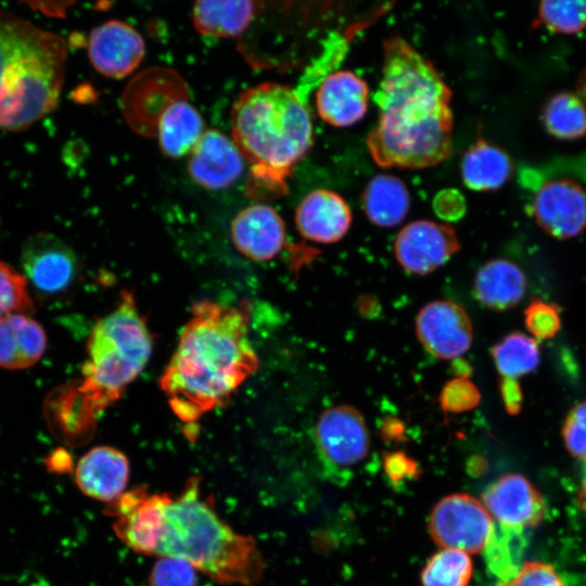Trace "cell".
I'll use <instances>...</instances> for the list:
<instances>
[{
  "label": "cell",
  "mask_w": 586,
  "mask_h": 586,
  "mask_svg": "<svg viewBox=\"0 0 586 586\" xmlns=\"http://www.w3.org/2000/svg\"><path fill=\"white\" fill-rule=\"evenodd\" d=\"M525 186L534 188L531 212L538 226L558 239L579 234L586 227V192L577 182L565 178L546 179L524 171Z\"/></svg>",
  "instance_id": "8"
},
{
  "label": "cell",
  "mask_w": 586,
  "mask_h": 586,
  "mask_svg": "<svg viewBox=\"0 0 586 586\" xmlns=\"http://www.w3.org/2000/svg\"><path fill=\"white\" fill-rule=\"evenodd\" d=\"M494 522L487 509L468 494H453L440 500L429 519L432 538L442 547L467 553L484 550Z\"/></svg>",
  "instance_id": "9"
},
{
  "label": "cell",
  "mask_w": 586,
  "mask_h": 586,
  "mask_svg": "<svg viewBox=\"0 0 586 586\" xmlns=\"http://www.w3.org/2000/svg\"><path fill=\"white\" fill-rule=\"evenodd\" d=\"M581 92L584 94V97L586 98V76L582 79V82H581Z\"/></svg>",
  "instance_id": "40"
},
{
  "label": "cell",
  "mask_w": 586,
  "mask_h": 586,
  "mask_svg": "<svg viewBox=\"0 0 586 586\" xmlns=\"http://www.w3.org/2000/svg\"><path fill=\"white\" fill-rule=\"evenodd\" d=\"M459 250L460 242L454 228L424 219L403 227L394 242L398 263L416 275L434 271Z\"/></svg>",
  "instance_id": "10"
},
{
  "label": "cell",
  "mask_w": 586,
  "mask_h": 586,
  "mask_svg": "<svg viewBox=\"0 0 586 586\" xmlns=\"http://www.w3.org/2000/svg\"><path fill=\"white\" fill-rule=\"evenodd\" d=\"M479 400L480 394L476 387L464 378L447 383L441 395L442 406L450 411L471 409Z\"/></svg>",
  "instance_id": "36"
},
{
  "label": "cell",
  "mask_w": 586,
  "mask_h": 586,
  "mask_svg": "<svg viewBox=\"0 0 586 586\" xmlns=\"http://www.w3.org/2000/svg\"><path fill=\"white\" fill-rule=\"evenodd\" d=\"M416 332L423 347L441 359H455L468 352L473 334L467 311L450 301L424 305L416 319Z\"/></svg>",
  "instance_id": "11"
},
{
  "label": "cell",
  "mask_w": 586,
  "mask_h": 586,
  "mask_svg": "<svg viewBox=\"0 0 586 586\" xmlns=\"http://www.w3.org/2000/svg\"><path fill=\"white\" fill-rule=\"evenodd\" d=\"M492 356L504 379L514 381L538 367L540 351L533 336L512 332L493 346Z\"/></svg>",
  "instance_id": "27"
},
{
  "label": "cell",
  "mask_w": 586,
  "mask_h": 586,
  "mask_svg": "<svg viewBox=\"0 0 586 586\" xmlns=\"http://www.w3.org/2000/svg\"><path fill=\"white\" fill-rule=\"evenodd\" d=\"M129 461L125 454L111 446H95L87 451L75 468V482L81 493L110 504L125 492Z\"/></svg>",
  "instance_id": "18"
},
{
  "label": "cell",
  "mask_w": 586,
  "mask_h": 586,
  "mask_svg": "<svg viewBox=\"0 0 586 586\" xmlns=\"http://www.w3.org/2000/svg\"><path fill=\"white\" fill-rule=\"evenodd\" d=\"M63 37L0 11V131H23L54 111L66 64Z\"/></svg>",
  "instance_id": "6"
},
{
  "label": "cell",
  "mask_w": 586,
  "mask_h": 586,
  "mask_svg": "<svg viewBox=\"0 0 586 586\" xmlns=\"http://www.w3.org/2000/svg\"><path fill=\"white\" fill-rule=\"evenodd\" d=\"M368 218L380 227H394L403 221L410 207V195L403 180L393 175H377L362 193Z\"/></svg>",
  "instance_id": "24"
},
{
  "label": "cell",
  "mask_w": 586,
  "mask_h": 586,
  "mask_svg": "<svg viewBox=\"0 0 586 586\" xmlns=\"http://www.w3.org/2000/svg\"><path fill=\"white\" fill-rule=\"evenodd\" d=\"M47 346L43 328L28 315L0 320V367L25 369L35 365Z\"/></svg>",
  "instance_id": "21"
},
{
  "label": "cell",
  "mask_w": 586,
  "mask_h": 586,
  "mask_svg": "<svg viewBox=\"0 0 586 586\" xmlns=\"http://www.w3.org/2000/svg\"><path fill=\"white\" fill-rule=\"evenodd\" d=\"M25 278L39 291L55 294L68 288L77 272L74 251L58 237L39 232L22 246Z\"/></svg>",
  "instance_id": "12"
},
{
  "label": "cell",
  "mask_w": 586,
  "mask_h": 586,
  "mask_svg": "<svg viewBox=\"0 0 586 586\" xmlns=\"http://www.w3.org/2000/svg\"><path fill=\"white\" fill-rule=\"evenodd\" d=\"M473 564L467 552L445 548L436 552L421 573L423 586H467Z\"/></svg>",
  "instance_id": "29"
},
{
  "label": "cell",
  "mask_w": 586,
  "mask_h": 586,
  "mask_svg": "<svg viewBox=\"0 0 586 586\" xmlns=\"http://www.w3.org/2000/svg\"><path fill=\"white\" fill-rule=\"evenodd\" d=\"M232 140L251 165V190L288 192V178L313 145L307 105L290 86L263 82L239 94L231 109Z\"/></svg>",
  "instance_id": "5"
},
{
  "label": "cell",
  "mask_w": 586,
  "mask_h": 586,
  "mask_svg": "<svg viewBox=\"0 0 586 586\" xmlns=\"http://www.w3.org/2000/svg\"><path fill=\"white\" fill-rule=\"evenodd\" d=\"M512 171L508 154L479 138L463 154L461 176L464 184L474 191H488L500 188Z\"/></svg>",
  "instance_id": "23"
},
{
  "label": "cell",
  "mask_w": 586,
  "mask_h": 586,
  "mask_svg": "<svg viewBox=\"0 0 586 586\" xmlns=\"http://www.w3.org/2000/svg\"><path fill=\"white\" fill-rule=\"evenodd\" d=\"M141 35L125 22L111 20L94 27L88 40L92 66L102 75L123 78L133 72L144 56Z\"/></svg>",
  "instance_id": "13"
},
{
  "label": "cell",
  "mask_w": 586,
  "mask_h": 586,
  "mask_svg": "<svg viewBox=\"0 0 586 586\" xmlns=\"http://www.w3.org/2000/svg\"><path fill=\"white\" fill-rule=\"evenodd\" d=\"M484 507L498 523L525 530L545 514L539 492L521 474L509 473L493 482L482 495Z\"/></svg>",
  "instance_id": "15"
},
{
  "label": "cell",
  "mask_w": 586,
  "mask_h": 586,
  "mask_svg": "<svg viewBox=\"0 0 586 586\" xmlns=\"http://www.w3.org/2000/svg\"><path fill=\"white\" fill-rule=\"evenodd\" d=\"M577 164L575 166V171L586 181V156L579 161H577Z\"/></svg>",
  "instance_id": "39"
},
{
  "label": "cell",
  "mask_w": 586,
  "mask_h": 586,
  "mask_svg": "<svg viewBox=\"0 0 586 586\" xmlns=\"http://www.w3.org/2000/svg\"><path fill=\"white\" fill-rule=\"evenodd\" d=\"M204 131L199 111L181 99L170 101L157 123L160 146L169 157H182L190 153Z\"/></svg>",
  "instance_id": "22"
},
{
  "label": "cell",
  "mask_w": 586,
  "mask_h": 586,
  "mask_svg": "<svg viewBox=\"0 0 586 586\" xmlns=\"http://www.w3.org/2000/svg\"><path fill=\"white\" fill-rule=\"evenodd\" d=\"M201 480L189 477L177 495L135 487L104 512L114 518L116 536L137 553L184 560L219 584L255 585L264 573L255 539L219 517L214 498L202 495Z\"/></svg>",
  "instance_id": "1"
},
{
  "label": "cell",
  "mask_w": 586,
  "mask_h": 586,
  "mask_svg": "<svg viewBox=\"0 0 586 586\" xmlns=\"http://www.w3.org/2000/svg\"><path fill=\"white\" fill-rule=\"evenodd\" d=\"M352 212L345 200L337 193L318 189L309 192L295 212L298 232L317 243H334L348 231Z\"/></svg>",
  "instance_id": "19"
},
{
  "label": "cell",
  "mask_w": 586,
  "mask_h": 586,
  "mask_svg": "<svg viewBox=\"0 0 586 586\" xmlns=\"http://www.w3.org/2000/svg\"><path fill=\"white\" fill-rule=\"evenodd\" d=\"M501 393L509 412H518L522 397L517 383L514 381L505 380L504 385L501 386Z\"/></svg>",
  "instance_id": "37"
},
{
  "label": "cell",
  "mask_w": 586,
  "mask_h": 586,
  "mask_svg": "<svg viewBox=\"0 0 586 586\" xmlns=\"http://www.w3.org/2000/svg\"><path fill=\"white\" fill-rule=\"evenodd\" d=\"M87 351L82 380L68 392L54 420L56 434L71 445L91 438L99 415L124 394L150 358L151 334L132 293L124 291L115 309L94 324Z\"/></svg>",
  "instance_id": "4"
},
{
  "label": "cell",
  "mask_w": 586,
  "mask_h": 586,
  "mask_svg": "<svg viewBox=\"0 0 586 586\" xmlns=\"http://www.w3.org/2000/svg\"><path fill=\"white\" fill-rule=\"evenodd\" d=\"M315 437L320 458L333 481L347 480L345 474L367 457L370 447L366 421L349 405L324 410L316 424Z\"/></svg>",
  "instance_id": "7"
},
{
  "label": "cell",
  "mask_w": 586,
  "mask_h": 586,
  "mask_svg": "<svg viewBox=\"0 0 586 586\" xmlns=\"http://www.w3.org/2000/svg\"><path fill=\"white\" fill-rule=\"evenodd\" d=\"M33 309L34 303L25 276L0 262V320L11 315H27Z\"/></svg>",
  "instance_id": "30"
},
{
  "label": "cell",
  "mask_w": 586,
  "mask_h": 586,
  "mask_svg": "<svg viewBox=\"0 0 586 586\" xmlns=\"http://www.w3.org/2000/svg\"><path fill=\"white\" fill-rule=\"evenodd\" d=\"M497 586H565L553 568L539 561H526L518 574Z\"/></svg>",
  "instance_id": "35"
},
{
  "label": "cell",
  "mask_w": 586,
  "mask_h": 586,
  "mask_svg": "<svg viewBox=\"0 0 586 586\" xmlns=\"http://www.w3.org/2000/svg\"><path fill=\"white\" fill-rule=\"evenodd\" d=\"M254 12L252 1H196L192 20L195 29L205 36L230 38L247 28Z\"/></svg>",
  "instance_id": "25"
},
{
  "label": "cell",
  "mask_w": 586,
  "mask_h": 586,
  "mask_svg": "<svg viewBox=\"0 0 586 586\" xmlns=\"http://www.w3.org/2000/svg\"><path fill=\"white\" fill-rule=\"evenodd\" d=\"M230 233L237 250L257 262L273 258L285 241L283 219L266 204H254L240 211L231 222Z\"/></svg>",
  "instance_id": "16"
},
{
  "label": "cell",
  "mask_w": 586,
  "mask_h": 586,
  "mask_svg": "<svg viewBox=\"0 0 586 586\" xmlns=\"http://www.w3.org/2000/svg\"><path fill=\"white\" fill-rule=\"evenodd\" d=\"M244 157L234 143L216 129L204 131L190 152L188 173L207 190H220L234 183L244 170Z\"/></svg>",
  "instance_id": "14"
},
{
  "label": "cell",
  "mask_w": 586,
  "mask_h": 586,
  "mask_svg": "<svg viewBox=\"0 0 586 586\" xmlns=\"http://www.w3.org/2000/svg\"><path fill=\"white\" fill-rule=\"evenodd\" d=\"M250 304L196 303L160 384L173 412L191 423L226 404L258 367L249 340Z\"/></svg>",
  "instance_id": "3"
},
{
  "label": "cell",
  "mask_w": 586,
  "mask_h": 586,
  "mask_svg": "<svg viewBox=\"0 0 586 586\" xmlns=\"http://www.w3.org/2000/svg\"><path fill=\"white\" fill-rule=\"evenodd\" d=\"M561 432L569 453L586 468V402L578 403L569 411Z\"/></svg>",
  "instance_id": "34"
},
{
  "label": "cell",
  "mask_w": 586,
  "mask_h": 586,
  "mask_svg": "<svg viewBox=\"0 0 586 586\" xmlns=\"http://www.w3.org/2000/svg\"><path fill=\"white\" fill-rule=\"evenodd\" d=\"M546 130L555 138L574 140L586 135V106L581 97L560 92L546 103L543 112Z\"/></svg>",
  "instance_id": "28"
},
{
  "label": "cell",
  "mask_w": 586,
  "mask_h": 586,
  "mask_svg": "<svg viewBox=\"0 0 586 586\" xmlns=\"http://www.w3.org/2000/svg\"><path fill=\"white\" fill-rule=\"evenodd\" d=\"M369 87L352 71L329 74L316 92V107L320 118L334 127H348L367 113Z\"/></svg>",
  "instance_id": "17"
},
{
  "label": "cell",
  "mask_w": 586,
  "mask_h": 586,
  "mask_svg": "<svg viewBox=\"0 0 586 586\" xmlns=\"http://www.w3.org/2000/svg\"><path fill=\"white\" fill-rule=\"evenodd\" d=\"M525 547L524 530L494 524L483 550L487 568L499 581L513 578L524 563L522 560Z\"/></svg>",
  "instance_id": "26"
},
{
  "label": "cell",
  "mask_w": 586,
  "mask_h": 586,
  "mask_svg": "<svg viewBox=\"0 0 586 586\" xmlns=\"http://www.w3.org/2000/svg\"><path fill=\"white\" fill-rule=\"evenodd\" d=\"M451 90L433 63L399 36L383 42L381 80L374 94L377 125L367 138L383 168L421 169L453 152Z\"/></svg>",
  "instance_id": "2"
},
{
  "label": "cell",
  "mask_w": 586,
  "mask_h": 586,
  "mask_svg": "<svg viewBox=\"0 0 586 586\" xmlns=\"http://www.w3.org/2000/svg\"><path fill=\"white\" fill-rule=\"evenodd\" d=\"M526 290L523 270L508 259H493L484 264L475 275V298L493 310H507L518 305Z\"/></svg>",
  "instance_id": "20"
},
{
  "label": "cell",
  "mask_w": 586,
  "mask_h": 586,
  "mask_svg": "<svg viewBox=\"0 0 586 586\" xmlns=\"http://www.w3.org/2000/svg\"><path fill=\"white\" fill-rule=\"evenodd\" d=\"M538 15L542 23L555 33L576 34L586 27V1H543Z\"/></svg>",
  "instance_id": "31"
},
{
  "label": "cell",
  "mask_w": 586,
  "mask_h": 586,
  "mask_svg": "<svg viewBox=\"0 0 586 586\" xmlns=\"http://www.w3.org/2000/svg\"><path fill=\"white\" fill-rule=\"evenodd\" d=\"M27 4L49 16L63 15L67 5L65 2H27Z\"/></svg>",
  "instance_id": "38"
},
{
  "label": "cell",
  "mask_w": 586,
  "mask_h": 586,
  "mask_svg": "<svg viewBox=\"0 0 586 586\" xmlns=\"http://www.w3.org/2000/svg\"><path fill=\"white\" fill-rule=\"evenodd\" d=\"M149 586H196V570L177 558H160L148 578Z\"/></svg>",
  "instance_id": "32"
},
{
  "label": "cell",
  "mask_w": 586,
  "mask_h": 586,
  "mask_svg": "<svg viewBox=\"0 0 586 586\" xmlns=\"http://www.w3.org/2000/svg\"><path fill=\"white\" fill-rule=\"evenodd\" d=\"M525 327L535 340L553 337L561 327L557 306L542 300H534L524 311Z\"/></svg>",
  "instance_id": "33"
}]
</instances>
